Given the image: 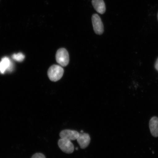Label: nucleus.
I'll return each instance as SVG.
<instances>
[{"label": "nucleus", "mask_w": 158, "mask_h": 158, "mask_svg": "<svg viewBox=\"0 0 158 158\" xmlns=\"http://www.w3.org/2000/svg\"><path fill=\"white\" fill-rule=\"evenodd\" d=\"M64 73V69L58 65H53L48 71V76L50 80L56 82L62 77Z\"/></svg>", "instance_id": "nucleus-1"}, {"label": "nucleus", "mask_w": 158, "mask_h": 158, "mask_svg": "<svg viewBox=\"0 0 158 158\" xmlns=\"http://www.w3.org/2000/svg\"><path fill=\"white\" fill-rule=\"evenodd\" d=\"M56 59L57 63L61 66H66L69 62V54L68 51L64 48L59 49L56 52Z\"/></svg>", "instance_id": "nucleus-2"}, {"label": "nucleus", "mask_w": 158, "mask_h": 158, "mask_svg": "<svg viewBox=\"0 0 158 158\" xmlns=\"http://www.w3.org/2000/svg\"><path fill=\"white\" fill-rule=\"evenodd\" d=\"M58 144L59 148L64 152L67 154L73 152L74 146L70 140L61 138L59 140Z\"/></svg>", "instance_id": "nucleus-3"}, {"label": "nucleus", "mask_w": 158, "mask_h": 158, "mask_svg": "<svg viewBox=\"0 0 158 158\" xmlns=\"http://www.w3.org/2000/svg\"><path fill=\"white\" fill-rule=\"evenodd\" d=\"M92 19L94 32L98 35L102 34L104 32V26L100 17L98 15L94 14L92 15Z\"/></svg>", "instance_id": "nucleus-4"}, {"label": "nucleus", "mask_w": 158, "mask_h": 158, "mask_svg": "<svg viewBox=\"0 0 158 158\" xmlns=\"http://www.w3.org/2000/svg\"><path fill=\"white\" fill-rule=\"evenodd\" d=\"M79 135V133L75 130L66 129L62 130L59 134V136L61 138L74 141L77 139Z\"/></svg>", "instance_id": "nucleus-5"}, {"label": "nucleus", "mask_w": 158, "mask_h": 158, "mask_svg": "<svg viewBox=\"0 0 158 158\" xmlns=\"http://www.w3.org/2000/svg\"><path fill=\"white\" fill-rule=\"evenodd\" d=\"M13 65L9 58L7 57H4L0 62V73L4 74L6 71L12 72Z\"/></svg>", "instance_id": "nucleus-6"}, {"label": "nucleus", "mask_w": 158, "mask_h": 158, "mask_svg": "<svg viewBox=\"0 0 158 158\" xmlns=\"http://www.w3.org/2000/svg\"><path fill=\"white\" fill-rule=\"evenodd\" d=\"M77 140L82 149H85L88 147L91 141L89 135L88 133H79V137Z\"/></svg>", "instance_id": "nucleus-7"}, {"label": "nucleus", "mask_w": 158, "mask_h": 158, "mask_svg": "<svg viewBox=\"0 0 158 158\" xmlns=\"http://www.w3.org/2000/svg\"><path fill=\"white\" fill-rule=\"evenodd\" d=\"M149 124L152 135L154 137H158V118L156 116L152 118L150 120Z\"/></svg>", "instance_id": "nucleus-8"}, {"label": "nucleus", "mask_w": 158, "mask_h": 158, "mask_svg": "<svg viewBox=\"0 0 158 158\" xmlns=\"http://www.w3.org/2000/svg\"><path fill=\"white\" fill-rule=\"evenodd\" d=\"M92 4L98 13L103 14L105 12L106 7L103 0H92Z\"/></svg>", "instance_id": "nucleus-9"}, {"label": "nucleus", "mask_w": 158, "mask_h": 158, "mask_svg": "<svg viewBox=\"0 0 158 158\" xmlns=\"http://www.w3.org/2000/svg\"><path fill=\"white\" fill-rule=\"evenodd\" d=\"M12 58L15 60L19 62H23L25 58V56L22 53H19L17 54H14L12 55Z\"/></svg>", "instance_id": "nucleus-10"}, {"label": "nucleus", "mask_w": 158, "mask_h": 158, "mask_svg": "<svg viewBox=\"0 0 158 158\" xmlns=\"http://www.w3.org/2000/svg\"><path fill=\"white\" fill-rule=\"evenodd\" d=\"M31 158H46V157L42 153H36L33 155Z\"/></svg>", "instance_id": "nucleus-11"}, {"label": "nucleus", "mask_w": 158, "mask_h": 158, "mask_svg": "<svg viewBox=\"0 0 158 158\" xmlns=\"http://www.w3.org/2000/svg\"><path fill=\"white\" fill-rule=\"evenodd\" d=\"M155 68L156 70L158 72V58L156 60L155 64Z\"/></svg>", "instance_id": "nucleus-12"}, {"label": "nucleus", "mask_w": 158, "mask_h": 158, "mask_svg": "<svg viewBox=\"0 0 158 158\" xmlns=\"http://www.w3.org/2000/svg\"><path fill=\"white\" fill-rule=\"evenodd\" d=\"M81 133H83V130H81Z\"/></svg>", "instance_id": "nucleus-13"}, {"label": "nucleus", "mask_w": 158, "mask_h": 158, "mask_svg": "<svg viewBox=\"0 0 158 158\" xmlns=\"http://www.w3.org/2000/svg\"><path fill=\"white\" fill-rule=\"evenodd\" d=\"M157 19H158V14H157Z\"/></svg>", "instance_id": "nucleus-14"}]
</instances>
